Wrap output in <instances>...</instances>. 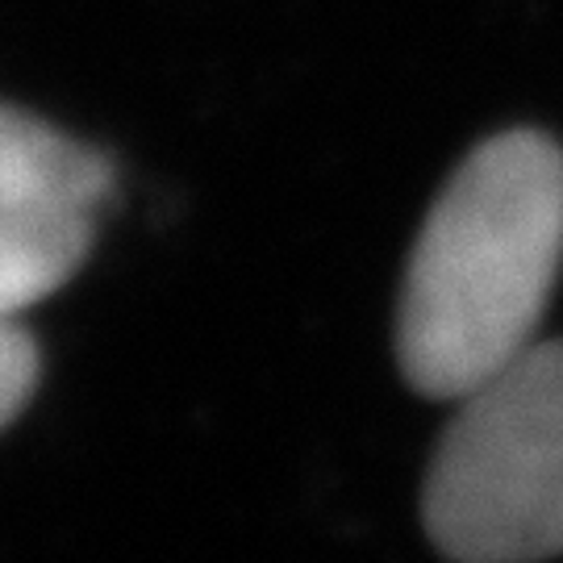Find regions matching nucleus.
I'll return each mask as SVG.
<instances>
[{"mask_svg":"<svg viewBox=\"0 0 563 563\" xmlns=\"http://www.w3.org/2000/svg\"><path fill=\"white\" fill-rule=\"evenodd\" d=\"M563 267V151L509 130L439 192L405 267L397 363L430 401H460L534 346Z\"/></svg>","mask_w":563,"mask_h":563,"instance_id":"f257e3e1","label":"nucleus"},{"mask_svg":"<svg viewBox=\"0 0 563 563\" xmlns=\"http://www.w3.org/2000/svg\"><path fill=\"white\" fill-rule=\"evenodd\" d=\"M426 472L422 522L451 563L563 555V339L460 397Z\"/></svg>","mask_w":563,"mask_h":563,"instance_id":"f03ea898","label":"nucleus"},{"mask_svg":"<svg viewBox=\"0 0 563 563\" xmlns=\"http://www.w3.org/2000/svg\"><path fill=\"white\" fill-rule=\"evenodd\" d=\"M109 188L97 151L0 104V313L18 318L80 272Z\"/></svg>","mask_w":563,"mask_h":563,"instance_id":"7ed1b4c3","label":"nucleus"},{"mask_svg":"<svg viewBox=\"0 0 563 563\" xmlns=\"http://www.w3.org/2000/svg\"><path fill=\"white\" fill-rule=\"evenodd\" d=\"M38 384V346L30 330L0 313V430L18 418Z\"/></svg>","mask_w":563,"mask_h":563,"instance_id":"20e7f679","label":"nucleus"}]
</instances>
